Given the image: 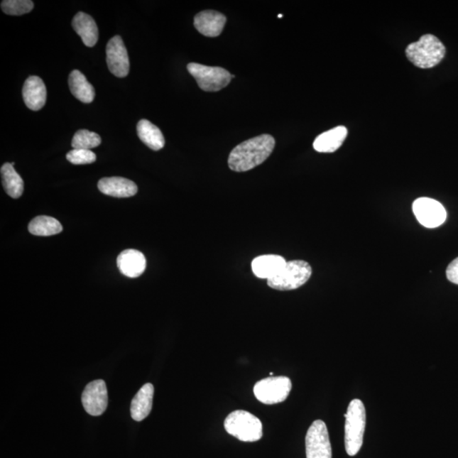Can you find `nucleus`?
<instances>
[{
	"instance_id": "16",
	"label": "nucleus",
	"mask_w": 458,
	"mask_h": 458,
	"mask_svg": "<svg viewBox=\"0 0 458 458\" xmlns=\"http://www.w3.org/2000/svg\"><path fill=\"white\" fill-rule=\"evenodd\" d=\"M287 261L281 256L264 255L252 261V271L259 278L271 279L282 271Z\"/></svg>"
},
{
	"instance_id": "9",
	"label": "nucleus",
	"mask_w": 458,
	"mask_h": 458,
	"mask_svg": "<svg viewBox=\"0 0 458 458\" xmlns=\"http://www.w3.org/2000/svg\"><path fill=\"white\" fill-rule=\"evenodd\" d=\"M413 211L420 224L427 229L437 228L447 219L446 209L437 200L422 197L413 204Z\"/></svg>"
},
{
	"instance_id": "7",
	"label": "nucleus",
	"mask_w": 458,
	"mask_h": 458,
	"mask_svg": "<svg viewBox=\"0 0 458 458\" xmlns=\"http://www.w3.org/2000/svg\"><path fill=\"white\" fill-rule=\"evenodd\" d=\"M292 383L285 376L268 377L261 379L254 386L256 399L266 405L281 403L289 396Z\"/></svg>"
},
{
	"instance_id": "20",
	"label": "nucleus",
	"mask_w": 458,
	"mask_h": 458,
	"mask_svg": "<svg viewBox=\"0 0 458 458\" xmlns=\"http://www.w3.org/2000/svg\"><path fill=\"white\" fill-rule=\"evenodd\" d=\"M69 88L74 97L85 104L94 102L95 91L93 85L87 80L86 77L78 70H74L69 76Z\"/></svg>"
},
{
	"instance_id": "19",
	"label": "nucleus",
	"mask_w": 458,
	"mask_h": 458,
	"mask_svg": "<svg viewBox=\"0 0 458 458\" xmlns=\"http://www.w3.org/2000/svg\"><path fill=\"white\" fill-rule=\"evenodd\" d=\"M72 27L88 47H94L98 42L99 29L92 17L84 12H78L72 20Z\"/></svg>"
},
{
	"instance_id": "15",
	"label": "nucleus",
	"mask_w": 458,
	"mask_h": 458,
	"mask_svg": "<svg viewBox=\"0 0 458 458\" xmlns=\"http://www.w3.org/2000/svg\"><path fill=\"white\" fill-rule=\"evenodd\" d=\"M102 193L116 198H128L137 194L138 187L133 181L121 177L104 178L98 182Z\"/></svg>"
},
{
	"instance_id": "4",
	"label": "nucleus",
	"mask_w": 458,
	"mask_h": 458,
	"mask_svg": "<svg viewBox=\"0 0 458 458\" xmlns=\"http://www.w3.org/2000/svg\"><path fill=\"white\" fill-rule=\"evenodd\" d=\"M227 432L244 442H258L263 436V427L258 418L251 413L237 410L224 421Z\"/></svg>"
},
{
	"instance_id": "27",
	"label": "nucleus",
	"mask_w": 458,
	"mask_h": 458,
	"mask_svg": "<svg viewBox=\"0 0 458 458\" xmlns=\"http://www.w3.org/2000/svg\"><path fill=\"white\" fill-rule=\"evenodd\" d=\"M447 277L449 281L458 285V257L448 266Z\"/></svg>"
},
{
	"instance_id": "18",
	"label": "nucleus",
	"mask_w": 458,
	"mask_h": 458,
	"mask_svg": "<svg viewBox=\"0 0 458 458\" xmlns=\"http://www.w3.org/2000/svg\"><path fill=\"white\" fill-rule=\"evenodd\" d=\"M347 134V129L344 126L326 131L316 138L313 143L314 150L320 153H333L342 146Z\"/></svg>"
},
{
	"instance_id": "25",
	"label": "nucleus",
	"mask_w": 458,
	"mask_h": 458,
	"mask_svg": "<svg viewBox=\"0 0 458 458\" xmlns=\"http://www.w3.org/2000/svg\"><path fill=\"white\" fill-rule=\"evenodd\" d=\"M34 4L30 0H4L1 9L4 13L10 16H21L33 11Z\"/></svg>"
},
{
	"instance_id": "3",
	"label": "nucleus",
	"mask_w": 458,
	"mask_h": 458,
	"mask_svg": "<svg viewBox=\"0 0 458 458\" xmlns=\"http://www.w3.org/2000/svg\"><path fill=\"white\" fill-rule=\"evenodd\" d=\"M446 47L438 38L426 34L420 40L410 43L405 49V55L416 67L427 69L437 65L446 55Z\"/></svg>"
},
{
	"instance_id": "23",
	"label": "nucleus",
	"mask_w": 458,
	"mask_h": 458,
	"mask_svg": "<svg viewBox=\"0 0 458 458\" xmlns=\"http://www.w3.org/2000/svg\"><path fill=\"white\" fill-rule=\"evenodd\" d=\"M29 232L36 236H51L62 232V225L55 218L47 216L35 217L28 225Z\"/></svg>"
},
{
	"instance_id": "28",
	"label": "nucleus",
	"mask_w": 458,
	"mask_h": 458,
	"mask_svg": "<svg viewBox=\"0 0 458 458\" xmlns=\"http://www.w3.org/2000/svg\"><path fill=\"white\" fill-rule=\"evenodd\" d=\"M283 15H278V18H282Z\"/></svg>"
},
{
	"instance_id": "24",
	"label": "nucleus",
	"mask_w": 458,
	"mask_h": 458,
	"mask_svg": "<svg viewBox=\"0 0 458 458\" xmlns=\"http://www.w3.org/2000/svg\"><path fill=\"white\" fill-rule=\"evenodd\" d=\"M102 143L99 135L89 130H78L74 135L72 146L73 149L91 151Z\"/></svg>"
},
{
	"instance_id": "5",
	"label": "nucleus",
	"mask_w": 458,
	"mask_h": 458,
	"mask_svg": "<svg viewBox=\"0 0 458 458\" xmlns=\"http://www.w3.org/2000/svg\"><path fill=\"white\" fill-rule=\"evenodd\" d=\"M312 270L307 261L296 260L287 261L285 268L277 276L268 279V285L277 290L298 289L311 278Z\"/></svg>"
},
{
	"instance_id": "13",
	"label": "nucleus",
	"mask_w": 458,
	"mask_h": 458,
	"mask_svg": "<svg viewBox=\"0 0 458 458\" xmlns=\"http://www.w3.org/2000/svg\"><path fill=\"white\" fill-rule=\"evenodd\" d=\"M23 96L26 106L30 110H41L45 107L47 98L45 82L37 76L29 77L23 85Z\"/></svg>"
},
{
	"instance_id": "10",
	"label": "nucleus",
	"mask_w": 458,
	"mask_h": 458,
	"mask_svg": "<svg viewBox=\"0 0 458 458\" xmlns=\"http://www.w3.org/2000/svg\"><path fill=\"white\" fill-rule=\"evenodd\" d=\"M82 405L92 416H100L106 412L108 405V393L106 383L97 379L85 387L82 395Z\"/></svg>"
},
{
	"instance_id": "6",
	"label": "nucleus",
	"mask_w": 458,
	"mask_h": 458,
	"mask_svg": "<svg viewBox=\"0 0 458 458\" xmlns=\"http://www.w3.org/2000/svg\"><path fill=\"white\" fill-rule=\"evenodd\" d=\"M187 69L197 82L200 88L206 92L220 91L232 80L230 72L222 67L190 63Z\"/></svg>"
},
{
	"instance_id": "8",
	"label": "nucleus",
	"mask_w": 458,
	"mask_h": 458,
	"mask_svg": "<svg viewBox=\"0 0 458 458\" xmlns=\"http://www.w3.org/2000/svg\"><path fill=\"white\" fill-rule=\"evenodd\" d=\"M307 458H332L328 427L324 421L315 420L305 436Z\"/></svg>"
},
{
	"instance_id": "1",
	"label": "nucleus",
	"mask_w": 458,
	"mask_h": 458,
	"mask_svg": "<svg viewBox=\"0 0 458 458\" xmlns=\"http://www.w3.org/2000/svg\"><path fill=\"white\" fill-rule=\"evenodd\" d=\"M274 147L275 139L269 134L248 139L231 151L229 167L234 172L250 171L263 164L271 156Z\"/></svg>"
},
{
	"instance_id": "14",
	"label": "nucleus",
	"mask_w": 458,
	"mask_h": 458,
	"mask_svg": "<svg viewBox=\"0 0 458 458\" xmlns=\"http://www.w3.org/2000/svg\"><path fill=\"white\" fill-rule=\"evenodd\" d=\"M117 267L126 277L138 278L146 271V259L143 253L133 249L124 251L117 257Z\"/></svg>"
},
{
	"instance_id": "21",
	"label": "nucleus",
	"mask_w": 458,
	"mask_h": 458,
	"mask_svg": "<svg viewBox=\"0 0 458 458\" xmlns=\"http://www.w3.org/2000/svg\"><path fill=\"white\" fill-rule=\"evenodd\" d=\"M137 133L139 139L153 151H160L165 146V138L163 133L150 121H139L137 126Z\"/></svg>"
},
{
	"instance_id": "26",
	"label": "nucleus",
	"mask_w": 458,
	"mask_h": 458,
	"mask_svg": "<svg viewBox=\"0 0 458 458\" xmlns=\"http://www.w3.org/2000/svg\"><path fill=\"white\" fill-rule=\"evenodd\" d=\"M67 159L74 165L91 164L96 160V155L92 151L73 149L67 153Z\"/></svg>"
},
{
	"instance_id": "2",
	"label": "nucleus",
	"mask_w": 458,
	"mask_h": 458,
	"mask_svg": "<svg viewBox=\"0 0 458 458\" xmlns=\"http://www.w3.org/2000/svg\"><path fill=\"white\" fill-rule=\"evenodd\" d=\"M344 425V447L347 454L354 457L364 444L366 429V409L363 401L352 400L349 404Z\"/></svg>"
},
{
	"instance_id": "17",
	"label": "nucleus",
	"mask_w": 458,
	"mask_h": 458,
	"mask_svg": "<svg viewBox=\"0 0 458 458\" xmlns=\"http://www.w3.org/2000/svg\"><path fill=\"white\" fill-rule=\"evenodd\" d=\"M154 397V386L148 383L138 391L131 403V417L137 422L145 420L150 415Z\"/></svg>"
},
{
	"instance_id": "12",
	"label": "nucleus",
	"mask_w": 458,
	"mask_h": 458,
	"mask_svg": "<svg viewBox=\"0 0 458 458\" xmlns=\"http://www.w3.org/2000/svg\"><path fill=\"white\" fill-rule=\"evenodd\" d=\"M227 18L222 13L215 11H204L195 17L196 29L204 36L215 38L219 36L224 28Z\"/></svg>"
},
{
	"instance_id": "22",
	"label": "nucleus",
	"mask_w": 458,
	"mask_h": 458,
	"mask_svg": "<svg viewBox=\"0 0 458 458\" xmlns=\"http://www.w3.org/2000/svg\"><path fill=\"white\" fill-rule=\"evenodd\" d=\"M2 185L7 195L11 198L18 199L24 191L23 178L16 172L11 163H6L1 168Z\"/></svg>"
},
{
	"instance_id": "11",
	"label": "nucleus",
	"mask_w": 458,
	"mask_h": 458,
	"mask_svg": "<svg viewBox=\"0 0 458 458\" xmlns=\"http://www.w3.org/2000/svg\"><path fill=\"white\" fill-rule=\"evenodd\" d=\"M107 61L110 72L117 77L129 75L130 63L124 40L120 36L113 37L107 46Z\"/></svg>"
}]
</instances>
